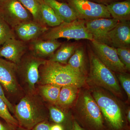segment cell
Here are the masks:
<instances>
[{
  "label": "cell",
  "mask_w": 130,
  "mask_h": 130,
  "mask_svg": "<svg viewBox=\"0 0 130 130\" xmlns=\"http://www.w3.org/2000/svg\"><path fill=\"white\" fill-rule=\"evenodd\" d=\"M39 81L43 85H71L79 88L85 83V77L76 72L68 64L46 60L40 68Z\"/></svg>",
  "instance_id": "1"
},
{
  "label": "cell",
  "mask_w": 130,
  "mask_h": 130,
  "mask_svg": "<svg viewBox=\"0 0 130 130\" xmlns=\"http://www.w3.org/2000/svg\"><path fill=\"white\" fill-rule=\"evenodd\" d=\"M14 113L19 127L24 130L31 129L46 118L43 105L35 93L22 98L14 107Z\"/></svg>",
  "instance_id": "2"
},
{
  "label": "cell",
  "mask_w": 130,
  "mask_h": 130,
  "mask_svg": "<svg viewBox=\"0 0 130 130\" xmlns=\"http://www.w3.org/2000/svg\"><path fill=\"white\" fill-rule=\"evenodd\" d=\"M90 64V77L96 85L120 95L121 89L118 79L113 72L105 66L98 58L92 50L89 51Z\"/></svg>",
  "instance_id": "3"
},
{
  "label": "cell",
  "mask_w": 130,
  "mask_h": 130,
  "mask_svg": "<svg viewBox=\"0 0 130 130\" xmlns=\"http://www.w3.org/2000/svg\"><path fill=\"white\" fill-rule=\"evenodd\" d=\"M85 20L78 19L71 22H63L59 25L48 29L42 36V40H57L60 38L69 40L85 39L91 41L93 36L85 25Z\"/></svg>",
  "instance_id": "4"
},
{
  "label": "cell",
  "mask_w": 130,
  "mask_h": 130,
  "mask_svg": "<svg viewBox=\"0 0 130 130\" xmlns=\"http://www.w3.org/2000/svg\"><path fill=\"white\" fill-rule=\"evenodd\" d=\"M0 17L13 29L32 20L31 14L19 0H0Z\"/></svg>",
  "instance_id": "5"
},
{
  "label": "cell",
  "mask_w": 130,
  "mask_h": 130,
  "mask_svg": "<svg viewBox=\"0 0 130 130\" xmlns=\"http://www.w3.org/2000/svg\"><path fill=\"white\" fill-rule=\"evenodd\" d=\"M93 97L107 121L115 129L123 126L122 113L117 102L109 96L100 91H95Z\"/></svg>",
  "instance_id": "6"
},
{
  "label": "cell",
  "mask_w": 130,
  "mask_h": 130,
  "mask_svg": "<svg viewBox=\"0 0 130 130\" xmlns=\"http://www.w3.org/2000/svg\"><path fill=\"white\" fill-rule=\"evenodd\" d=\"M80 19L85 21L99 18H111L106 5L90 0H66Z\"/></svg>",
  "instance_id": "7"
},
{
  "label": "cell",
  "mask_w": 130,
  "mask_h": 130,
  "mask_svg": "<svg viewBox=\"0 0 130 130\" xmlns=\"http://www.w3.org/2000/svg\"><path fill=\"white\" fill-rule=\"evenodd\" d=\"M46 61L34 54L30 55L21 60L18 65V69L20 70L29 94L35 93V86L40 79V68Z\"/></svg>",
  "instance_id": "8"
},
{
  "label": "cell",
  "mask_w": 130,
  "mask_h": 130,
  "mask_svg": "<svg viewBox=\"0 0 130 130\" xmlns=\"http://www.w3.org/2000/svg\"><path fill=\"white\" fill-rule=\"evenodd\" d=\"M91 41L93 51L102 63L113 72L125 73L126 70L119 59L116 48L94 40Z\"/></svg>",
  "instance_id": "9"
},
{
  "label": "cell",
  "mask_w": 130,
  "mask_h": 130,
  "mask_svg": "<svg viewBox=\"0 0 130 130\" xmlns=\"http://www.w3.org/2000/svg\"><path fill=\"white\" fill-rule=\"evenodd\" d=\"M18 72V65L0 58V84L11 94L18 93L19 90L16 77Z\"/></svg>",
  "instance_id": "10"
},
{
  "label": "cell",
  "mask_w": 130,
  "mask_h": 130,
  "mask_svg": "<svg viewBox=\"0 0 130 130\" xmlns=\"http://www.w3.org/2000/svg\"><path fill=\"white\" fill-rule=\"evenodd\" d=\"M106 44L117 48H130L129 21L119 22L107 34Z\"/></svg>",
  "instance_id": "11"
},
{
  "label": "cell",
  "mask_w": 130,
  "mask_h": 130,
  "mask_svg": "<svg viewBox=\"0 0 130 130\" xmlns=\"http://www.w3.org/2000/svg\"><path fill=\"white\" fill-rule=\"evenodd\" d=\"M118 20L113 18H99L85 21L89 32L93 40L106 44L107 34L117 24Z\"/></svg>",
  "instance_id": "12"
},
{
  "label": "cell",
  "mask_w": 130,
  "mask_h": 130,
  "mask_svg": "<svg viewBox=\"0 0 130 130\" xmlns=\"http://www.w3.org/2000/svg\"><path fill=\"white\" fill-rule=\"evenodd\" d=\"M81 110L86 119L98 128L103 126L101 112L93 96L88 93L84 94L81 98Z\"/></svg>",
  "instance_id": "13"
},
{
  "label": "cell",
  "mask_w": 130,
  "mask_h": 130,
  "mask_svg": "<svg viewBox=\"0 0 130 130\" xmlns=\"http://www.w3.org/2000/svg\"><path fill=\"white\" fill-rule=\"evenodd\" d=\"M26 50L23 41L13 38L7 40L0 48V57L5 58L18 66Z\"/></svg>",
  "instance_id": "14"
},
{
  "label": "cell",
  "mask_w": 130,
  "mask_h": 130,
  "mask_svg": "<svg viewBox=\"0 0 130 130\" xmlns=\"http://www.w3.org/2000/svg\"><path fill=\"white\" fill-rule=\"evenodd\" d=\"M48 29L47 26L42 25L33 20L21 24L14 29L16 35L23 42L36 40Z\"/></svg>",
  "instance_id": "15"
},
{
  "label": "cell",
  "mask_w": 130,
  "mask_h": 130,
  "mask_svg": "<svg viewBox=\"0 0 130 130\" xmlns=\"http://www.w3.org/2000/svg\"><path fill=\"white\" fill-rule=\"evenodd\" d=\"M34 40L31 44L33 54L40 58L51 56L61 45L57 40Z\"/></svg>",
  "instance_id": "16"
},
{
  "label": "cell",
  "mask_w": 130,
  "mask_h": 130,
  "mask_svg": "<svg viewBox=\"0 0 130 130\" xmlns=\"http://www.w3.org/2000/svg\"><path fill=\"white\" fill-rule=\"evenodd\" d=\"M51 7L63 22H71L79 19L74 9L66 3L60 2L57 0H43Z\"/></svg>",
  "instance_id": "17"
},
{
  "label": "cell",
  "mask_w": 130,
  "mask_h": 130,
  "mask_svg": "<svg viewBox=\"0 0 130 130\" xmlns=\"http://www.w3.org/2000/svg\"><path fill=\"white\" fill-rule=\"evenodd\" d=\"M106 5L112 18L119 22L129 21L130 0L113 2Z\"/></svg>",
  "instance_id": "18"
},
{
  "label": "cell",
  "mask_w": 130,
  "mask_h": 130,
  "mask_svg": "<svg viewBox=\"0 0 130 130\" xmlns=\"http://www.w3.org/2000/svg\"><path fill=\"white\" fill-rule=\"evenodd\" d=\"M67 64L76 72L85 76L86 72L85 54L83 47L78 46Z\"/></svg>",
  "instance_id": "19"
},
{
  "label": "cell",
  "mask_w": 130,
  "mask_h": 130,
  "mask_svg": "<svg viewBox=\"0 0 130 130\" xmlns=\"http://www.w3.org/2000/svg\"><path fill=\"white\" fill-rule=\"evenodd\" d=\"M77 47V44L74 43L63 44L51 55L48 60L63 64H67L68 61Z\"/></svg>",
  "instance_id": "20"
},
{
  "label": "cell",
  "mask_w": 130,
  "mask_h": 130,
  "mask_svg": "<svg viewBox=\"0 0 130 130\" xmlns=\"http://www.w3.org/2000/svg\"><path fill=\"white\" fill-rule=\"evenodd\" d=\"M41 8L42 16L44 23L47 26L54 27L63 21L56 14L53 9L45 3L43 0H38Z\"/></svg>",
  "instance_id": "21"
},
{
  "label": "cell",
  "mask_w": 130,
  "mask_h": 130,
  "mask_svg": "<svg viewBox=\"0 0 130 130\" xmlns=\"http://www.w3.org/2000/svg\"><path fill=\"white\" fill-rule=\"evenodd\" d=\"M24 7L29 12L32 20L43 25L44 23L42 16L41 8L38 0H19Z\"/></svg>",
  "instance_id": "22"
},
{
  "label": "cell",
  "mask_w": 130,
  "mask_h": 130,
  "mask_svg": "<svg viewBox=\"0 0 130 130\" xmlns=\"http://www.w3.org/2000/svg\"><path fill=\"white\" fill-rule=\"evenodd\" d=\"M78 88L66 85L61 89L57 104L63 106H68L74 101L76 97Z\"/></svg>",
  "instance_id": "23"
},
{
  "label": "cell",
  "mask_w": 130,
  "mask_h": 130,
  "mask_svg": "<svg viewBox=\"0 0 130 130\" xmlns=\"http://www.w3.org/2000/svg\"><path fill=\"white\" fill-rule=\"evenodd\" d=\"M62 86L57 85L48 84L43 85L39 87L41 95L47 101L56 103Z\"/></svg>",
  "instance_id": "24"
},
{
  "label": "cell",
  "mask_w": 130,
  "mask_h": 130,
  "mask_svg": "<svg viewBox=\"0 0 130 130\" xmlns=\"http://www.w3.org/2000/svg\"><path fill=\"white\" fill-rule=\"evenodd\" d=\"M0 117L6 123L16 127H19L18 121L10 113L7 106L3 100L0 98Z\"/></svg>",
  "instance_id": "25"
},
{
  "label": "cell",
  "mask_w": 130,
  "mask_h": 130,
  "mask_svg": "<svg viewBox=\"0 0 130 130\" xmlns=\"http://www.w3.org/2000/svg\"><path fill=\"white\" fill-rule=\"evenodd\" d=\"M14 35L12 29L0 17V46L9 39L15 37Z\"/></svg>",
  "instance_id": "26"
},
{
  "label": "cell",
  "mask_w": 130,
  "mask_h": 130,
  "mask_svg": "<svg viewBox=\"0 0 130 130\" xmlns=\"http://www.w3.org/2000/svg\"><path fill=\"white\" fill-rule=\"evenodd\" d=\"M120 60L124 66L126 70H130V48H116Z\"/></svg>",
  "instance_id": "27"
},
{
  "label": "cell",
  "mask_w": 130,
  "mask_h": 130,
  "mask_svg": "<svg viewBox=\"0 0 130 130\" xmlns=\"http://www.w3.org/2000/svg\"><path fill=\"white\" fill-rule=\"evenodd\" d=\"M49 113L51 120L56 124L63 123L66 119V115L62 111L54 106L50 107Z\"/></svg>",
  "instance_id": "28"
},
{
  "label": "cell",
  "mask_w": 130,
  "mask_h": 130,
  "mask_svg": "<svg viewBox=\"0 0 130 130\" xmlns=\"http://www.w3.org/2000/svg\"><path fill=\"white\" fill-rule=\"evenodd\" d=\"M118 77L120 81L123 89L125 90L128 99L130 98V78L128 75L125 73H119L118 74Z\"/></svg>",
  "instance_id": "29"
},
{
  "label": "cell",
  "mask_w": 130,
  "mask_h": 130,
  "mask_svg": "<svg viewBox=\"0 0 130 130\" xmlns=\"http://www.w3.org/2000/svg\"><path fill=\"white\" fill-rule=\"evenodd\" d=\"M0 98L2 99L6 103L9 111L14 113V107H13L12 103L10 102V101L8 100L7 98L6 97L1 84H0Z\"/></svg>",
  "instance_id": "30"
},
{
  "label": "cell",
  "mask_w": 130,
  "mask_h": 130,
  "mask_svg": "<svg viewBox=\"0 0 130 130\" xmlns=\"http://www.w3.org/2000/svg\"><path fill=\"white\" fill-rule=\"evenodd\" d=\"M50 125L46 120L38 123L30 130H50Z\"/></svg>",
  "instance_id": "31"
},
{
  "label": "cell",
  "mask_w": 130,
  "mask_h": 130,
  "mask_svg": "<svg viewBox=\"0 0 130 130\" xmlns=\"http://www.w3.org/2000/svg\"><path fill=\"white\" fill-rule=\"evenodd\" d=\"M16 128L7 123H3L0 121V130H17Z\"/></svg>",
  "instance_id": "32"
},
{
  "label": "cell",
  "mask_w": 130,
  "mask_h": 130,
  "mask_svg": "<svg viewBox=\"0 0 130 130\" xmlns=\"http://www.w3.org/2000/svg\"><path fill=\"white\" fill-rule=\"evenodd\" d=\"M50 130H64V129L60 124H56L50 126Z\"/></svg>",
  "instance_id": "33"
},
{
  "label": "cell",
  "mask_w": 130,
  "mask_h": 130,
  "mask_svg": "<svg viewBox=\"0 0 130 130\" xmlns=\"http://www.w3.org/2000/svg\"><path fill=\"white\" fill-rule=\"evenodd\" d=\"M72 130H84L78 124V123L74 121L73 125Z\"/></svg>",
  "instance_id": "34"
},
{
  "label": "cell",
  "mask_w": 130,
  "mask_h": 130,
  "mask_svg": "<svg viewBox=\"0 0 130 130\" xmlns=\"http://www.w3.org/2000/svg\"><path fill=\"white\" fill-rule=\"evenodd\" d=\"M96 1L100 2H113L118 1L119 0H94Z\"/></svg>",
  "instance_id": "35"
},
{
  "label": "cell",
  "mask_w": 130,
  "mask_h": 130,
  "mask_svg": "<svg viewBox=\"0 0 130 130\" xmlns=\"http://www.w3.org/2000/svg\"><path fill=\"white\" fill-rule=\"evenodd\" d=\"M127 118H128V121L129 122H130V109H129L128 110V114H127Z\"/></svg>",
  "instance_id": "36"
}]
</instances>
